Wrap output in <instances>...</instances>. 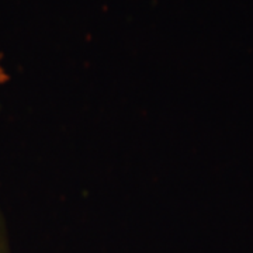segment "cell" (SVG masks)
Returning a JSON list of instances; mask_svg holds the SVG:
<instances>
[{"label": "cell", "mask_w": 253, "mask_h": 253, "mask_svg": "<svg viewBox=\"0 0 253 253\" xmlns=\"http://www.w3.org/2000/svg\"><path fill=\"white\" fill-rule=\"evenodd\" d=\"M0 253H10L9 231L1 211H0Z\"/></svg>", "instance_id": "6da1fadb"}]
</instances>
